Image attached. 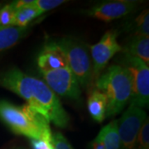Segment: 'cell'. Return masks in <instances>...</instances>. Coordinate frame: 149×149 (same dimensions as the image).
<instances>
[{"mask_svg": "<svg viewBox=\"0 0 149 149\" xmlns=\"http://www.w3.org/2000/svg\"><path fill=\"white\" fill-rule=\"evenodd\" d=\"M0 87L12 91L59 128L67 127L70 117L53 91L43 80L11 68L0 72Z\"/></svg>", "mask_w": 149, "mask_h": 149, "instance_id": "cell-1", "label": "cell"}, {"mask_svg": "<svg viewBox=\"0 0 149 149\" xmlns=\"http://www.w3.org/2000/svg\"><path fill=\"white\" fill-rule=\"evenodd\" d=\"M0 121L16 135L53 142L50 122L27 104L18 106L0 100Z\"/></svg>", "mask_w": 149, "mask_h": 149, "instance_id": "cell-2", "label": "cell"}, {"mask_svg": "<svg viewBox=\"0 0 149 149\" xmlns=\"http://www.w3.org/2000/svg\"><path fill=\"white\" fill-rule=\"evenodd\" d=\"M97 90L107 98L106 118L115 116L130 102L132 80L128 70L121 65H112L96 79Z\"/></svg>", "mask_w": 149, "mask_h": 149, "instance_id": "cell-3", "label": "cell"}, {"mask_svg": "<svg viewBox=\"0 0 149 149\" xmlns=\"http://www.w3.org/2000/svg\"><path fill=\"white\" fill-rule=\"evenodd\" d=\"M65 56L68 66L80 86L89 87L93 81L92 61L85 45L71 37H63L56 42Z\"/></svg>", "mask_w": 149, "mask_h": 149, "instance_id": "cell-4", "label": "cell"}, {"mask_svg": "<svg viewBox=\"0 0 149 149\" xmlns=\"http://www.w3.org/2000/svg\"><path fill=\"white\" fill-rule=\"evenodd\" d=\"M129 71L132 80L130 104L143 109L149 104V67L140 59L128 53L123 55L122 64Z\"/></svg>", "mask_w": 149, "mask_h": 149, "instance_id": "cell-5", "label": "cell"}, {"mask_svg": "<svg viewBox=\"0 0 149 149\" xmlns=\"http://www.w3.org/2000/svg\"><path fill=\"white\" fill-rule=\"evenodd\" d=\"M147 118L143 109L130 104L120 119H118L119 149H135L140 129Z\"/></svg>", "mask_w": 149, "mask_h": 149, "instance_id": "cell-6", "label": "cell"}, {"mask_svg": "<svg viewBox=\"0 0 149 149\" xmlns=\"http://www.w3.org/2000/svg\"><path fill=\"white\" fill-rule=\"evenodd\" d=\"M40 73L42 75L44 82L56 95L80 101L81 98L80 86L68 65Z\"/></svg>", "mask_w": 149, "mask_h": 149, "instance_id": "cell-7", "label": "cell"}, {"mask_svg": "<svg viewBox=\"0 0 149 149\" xmlns=\"http://www.w3.org/2000/svg\"><path fill=\"white\" fill-rule=\"evenodd\" d=\"M117 37L116 31L109 30L103 35L99 42L90 47L94 80L103 72L109 61L123 51L122 47L118 42Z\"/></svg>", "mask_w": 149, "mask_h": 149, "instance_id": "cell-8", "label": "cell"}, {"mask_svg": "<svg viewBox=\"0 0 149 149\" xmlns=\"http://www.w3.org/2000/svg\"><path fill=\"white\" fill-rule=\"evenodd\" d=\"M138 2L128 0L106 1L83 11L88 17L104 22H109L128 15L136 9Z\"/></svg>", "mask_w": 149, "mask_h": 149, "instance_id": "cell-9", "label": "cell"}, {"mask_svg": "<svg viewBox=\"0 0 149 149\" xmlns=\"http://www.w3.org/2000/svg\"><path fill=\"white\" fill-rule=\"evenodd\" d=\"M65 56L56 42L45 45L37 57V66L39 71H49L67 66Z\"/></svg>", "mask_w": 149, "mask_h": 149, "instance_id": "cell-10", "label": "cell"}, {"mask_svg": "<svg viewBox=\"0 0 149 149\" xmlns=\"http://www.w3.org/2000/svg\"><path fill=\"white\" fill-rule=\"evenodd\" d=\"M90 149H119L120 142L118 132V119L104 126L89 145Z\"/></svg>", "mask_w": 149, "mask_h": 149, "instance_id": "cell-11", "label": "cell"}, {"mask_svg": "<svg viewBox=\"0 0 149 149\" xmlns=\"http://www.w3.org/2000/svg\"><path fill=\"white\" fill-rule=\"evenodd\" d=\"M88 111L91 118L97 123H102L106 118L107 98L104 93L93 90L88 97Z\"/></svg>", "mask_w": 149, "mask_h": 149, "instance_id": "cell-12", "label": "cell"}, {"mask_svg": "<svg viewBox=\"0 0 149 149\" xmlns=\"http://www.w3.org/2000/svg\"><path fill=\"white\" fill-rule=\"evenodd\" d=\"M32 22L30 25L25 27H12L0 30V53L14 47L21 41L23 37H26L27 32L30 31L32 26Z\"/></svg>", "mask_w": 149, "mask_h": 149, "instance_id": "cell-13", "label": "cell"}, {"mask_svg": "<svg viewBox=\"0 0 149 149\" xmlns=\"http://www.w3.org/2000/svg\"><path fill=\"white\" fill-rule=\"evenodd\" d=\"M123 51L125 53L140 59L147 65H149V37L133 36Z\"/></svg>", "mask_w": 149, "mask_h": 149, "instance_id": "cell-14", "label": "cell"}, {"mask_svg": "<svg viewBox=\"0 0 149 149\" xmlns=\"http://www.w3.org/2000/svg\"><path fill=\"white\" fill-rule=\"evenodd\" d=\"M41 16L42 14L35 8V6L33 5V3H32L30 5H27L24 8H22L20 9L15 11L13 27H27L28 25L32 23L33 20H35L37 17Z\"/></svg>", "mask_w": 149, "mask_h": 149, "instance_id": "cell-15", "label": "cell"}, {"mask_svg": "<svg viewBox=\"0 0 149 149\" xmlns=\"http://www.w3.org/2000/svg\"><path fill=\"white\" fill-rule=\"evenodd\" d=\"M135 37H149V13L148 9L143 11L135 19L134 34Z\"/></svg>", "mask_w": 149, "mask_h": 149, "instance_id": "cell-16", "label": "cell"}, {"mask_svg": "<svg viewBox=\"0 0 149 149\" xmlns=\"http://www.w3.org/2000/svg\"><path fill=\"white\" fill-rule=\"evenodd\" d=\"M135 149H149V121L148 118L145 119L143 123Z\"/></svg>", "mask_w": 149, "mask_h": 149, "instance_id": "cell-17", "label": "cell"}, {"mask_svg": "<svg viewBox=\"0 0 149 149\" xmlns=\"http://www.w3.org/2000/svg\"><path fill=\"white\" fill-rule=\"evenodd\" d=\"M65 3V0H34L33 5L42 15L44 13L53 10L54 8L62 5Z\"/></svg>", "mask_w": 149, "mask_h": 149, "instance_id": "cell-18", "label": "cell"}, {"mask_svg": "<svg viewBox=\"0 0 149 149\" xmlns=\"http://www.w3.org/2000/svg\"><path fill=\"white\" fill-rule=\"evenodd\" d=\"M53 149H74L63 134L59 132L53 133Z\"/></svg>", "mask_w": 149, "mask_h": 149, "instance_id": "cell-19", "label": "cell"}, {"mask_svg": "<svg viewBox=\"0 0 149 149\" xmlns=\"http://www.w3.org/2000/svg\"><path fill=\"white\" fill-rule=\"evenodd\" d=\"M32 149H53V142H48L41 139H30Z\"/></svg>", "mask_w": 149, "mask_h": 149, "instance_id": "cell-20", "label": "cell"}, {"mask_svg": "<svg viewBox=\"0 0 149 149\" xmlns=\"http://www.w3.org/2000/svg\"><path fill=\"white\" fill-rule=\"evenodd\" d=\"M34 0H17L10 3V4L13 7V8L15 11L20 9L22 8H24L27 5H30L33 3Z\"/></svg>", "mask_w": 149, "mask_h": 149, "instance_id": "cell-21", "label": "cell"}]
</instances>
